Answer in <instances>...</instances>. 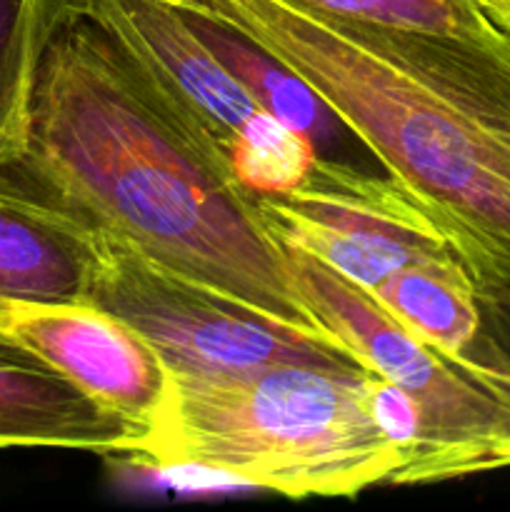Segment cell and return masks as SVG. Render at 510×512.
Returning a JSON list of instances; mask_svg holds the SVG:
<instances>
[{
    "label": "cell",
    "mask_w": 510,
    "mask_h": 512,
    "mask_svg": "<svg viewBox=\"0 0 510 512\" xmlns=\"http://www.w3.org/2000/svg\"><path fill=\"white\" fill-rule=\"evenodd\" d=\"M15 163L93 228L163 268L340 345L305 305L223 148L80 0L45 45L28 143Z\"/></svg>",
    "instance_id": "obj_1"
},
{
    "label": "cell",
    "mask_w": 510,
    "mask_h": 512,
    "mask_svg": "<svg viewBox=\"0 0 510 512\" xmlns=\"http://www.w3.org/2000/svg\"><path fill=\"white\" fill-rule=\"evenodd\" d=\"M303 75L418 198L480 303L510 308V40L340 23L295 0H203Z\"/></svg>",
    "instance_id": "obj_2"
},
{
    "label": "cell",
    "mask_w": 510,
    "mask_h": 512,
    "mask_svg": "<svg viewBox=\"0 0 510 512\" xmlns=\"http://www.w3.org/2000/svg\"><path fill=\"white\" fill-rule=\"evenodd\" d=\"M168 373V403L138 465L210 468L290 500L355 498L398 470V450L368 408L373 373Z\"/></svg>",
    "instance_id": "obj_3"
},
{
    "label": "cell",
    "mask_w": 510,
    "mask_h": 512,
    "mask_svg": "<svg viewBox=\"0 0 510 512\" xmlns=\"http://www.w3.org/2000/svg\"><path fill=\"white\" fill-rule=\"evenodd\" d=\"M295 285L323 328L365 370L423 408V445L390 485H428L510 468V410L405 330L373 295L298 248H285Z\"/></svg>",
    "instance_id": "obj_4"
},
{
    "label": "cell",
    "mask_w": 510,
    "mask_h": 512,
    "mask_svg": "<svg viewBox=\"0 0 510 512\" xmlns=\"http://www.w3.org/2000/svg\"><path fill=\"white\" fill-rule=\"evenodd\" d=\"M98 245L90 303L143 335L170 370L213 375L303 365L370 373L350 350L288 328L220 290L173 273L118 235L98 230Z\"/></svg>",
    "instance_id": "obj_5"
},
{
    "label": "cell",
    "mask_w": 510,
    "mask_h": 512,
    "mask_svg": "<svg viewBox=\"0 0 510 512\" xmlns=\"http://www.w3.org/2000/svg\"><path fill=\"white\" fill-rule=\"evenodd\" d=\"M178 5L195 35L248 90L260 110L283 120L313 143L320 168L315 170L310 193L363 200L393 213L425 215L418 198L385 168L353 125L303 75L203 0H178Z\"/></svg>",
    "instance_id": "obj_6"
},
{
    "label": "cell",
    "mask_w": 510,
    "mask_h": 512,
    "mask_svg": "<svg viewBox=\"0 0 510 512\" xmlns=\"http://www.w3.org/2000/svg\"><path fill=\"white\" fill-rule=\"evenodd\" d=\"M0 333L40 355L95 403L143 430L145 438L168 403L165 360L100 305L0 298Z\"/></svg>",
    "instance_id": "obj_7"
},
{
    "label": "cell",
    "mask_w": 510,
    "mask_h": 512,
    "mask_svg": "<svg viewBox=\"0 0 510 512\" xmlns=\"http://www.w3.org/2000/svg\"><path fill=\"white\" fill-rule=\"evenodd\" d=\"M253 200L280 245L313 255L368 293L408 265L455 255L425 215L393 213L363 200L305 190L253 195Z\"/></svg>",
    "instance_id": "obj_8"
},
{
    "label": "cell",
    "mask_w": 510,
    "mask_h": 512,
    "mask_svg": "<svg viewBox=\"0 0 510 512\" xmlns=\"http://www.w3.org/2000/svg\"><path fill=\"white\" fill-rule=\"evenodd\" d=\"M80 8L223 148L260 110L195 35L178 0H80Z\"/></svg>",
    "instance_id": "obj_9"
},
{
    "label": "cell",
    "mask_w": 510,
    "mask_h": 512,
    "mask_svg": "<svg viewBox=\"0 0 510 512\" xmlns=\"http://www.w3.org/2000/svg\"><path fill=\"white\" fill-rule=\"evenodd\" d=\"M98 230L18 163L0 165V298L90 303Z\"/></svg>",
    "instance_id": "obj_10"
},
{
    "label": "cell",
    "mask_w": 510,
    "mask_h": 512,
    "mask_svg": "<svg viewBox=\"0 0 510 512\" xmlns=\"http://www.w3.org/2000/svg\"><path fill=\"white\" fill-rule=\"evenodd\" d=\"M145 433L0 333V448H55L138 463Z\"/></svg>",
    "instance_id": "obj_11"
},
{
    "label": "cell",
    "mask_w": 510,
    "mask_h": 512,
    "mask_svg": "<svg viewBox=\"0 0 510 512\" xmlns=\"http://www.w3.org/2000/svg\"><path fill=\"white\" fill-rule=\"evenodd\" d=\"M370 295L440 355L468 348L483 320L473 280L455 255L408 265L388 275Z\"/></svg>",
    "instance_id": "obj_12"
},
{
    "label": "cell",
    "mask_w": 510,
    "mask_h": 512,
    "mask_svg": "<svg viewBox=\"0 0 510 512\" xmlns=\"http://www.w3.org/2000/svg\"><path fill=\"white\" fill-rule=\"evenodd\" d=\"M70 3L0 0V165L23 155L40 58Z\"/></svg>",
    "instance_id": "obj_13"
},
{
    "label": "cell",
    "mask_w": 510,
    "mask_h": 512,
    "mask_svg": "<svg viewBox=\"0 0 510 512\" xmlns=\"http://www.w3.org/2000/svg\"><path fill=\"white\" fill-rule=\"evenodd\" d=\"M303 8L375 30H400L450 43L498 48L508 43L475 0H295Z\"/></svg>",
    "instance_id": "obj_14"
},
{
    "label": "cell",
    "mask_w": 510,
    "mask_h": 512,
    "mask_svg": "<svg viewBox=\"0 0 510 512\" xmlns=\"http://www.w3.org/2000/svg\"><path fill=\"white\" fill-rule=\"evenodd\" d=\"M225 158L250 195L298 193L320 168L313 143L265 110L235 130L225 145Z\"/></svg>",
    "instance_id": "obj_15"
},
{
    "label": "cell",
    "mask_w": 510,
    "mask_h": 512,
    "mask_svg": "<svg viewBox=\"0 0 510 512\" xmlns=\"http://www.w3.org/2000/svg\"><path fill=\"white\" fill-rule=\"evenodd\" d=\"M368 408L375 425L383 430L385 438L395 445L400 455V465L393 473L395 478L423 445V408L408 390L375 373L368 378Z\"/></svg>",
    "instance_id": "obj_16"
},
{
    "label": "cell",
    "mask_w": 510,
    "mask_h": 512,
    "mask_svg": "<svg viewBox=\"0 0 510 512\" xmlns=\"http://www.w3.org/2000/svg\"><path fill=\"white\" fill-rule=\"evenodd\" d=\"M443 358L510 410V355L483 328L468 348Z\"/></svg>",
    "instance_id": "obj_17"
},
{
    "label": "cell",
    "mask_w": 510,
    "mask_h": 512,
    "mask_svg": "<svg viewBox=\"0 0 510 512\" xmlns=\"http://www.w3.org/2000/svg\"><path fill=\"white\" fill-rule=\"evenodd\" d=\"M480 310H483L480 328L510 355V308H505V305L480 303Z\"/></svg>",
    "instance_id": "obj_18"
},
{
    "label": "cell",
    "mask_w": 510,
    "mask_h": 512,
    "mask_svg": "<svg viewBox=\"0 0 510 512\" xmlns=\"http://www.w3.org/2000/svg\"><path fill=\"white\" fill-rule=\"evenodd\" d=\"M475 3L493 20L495 28L510 40V0H475Z\"/></svg>",
    "instance_id": "obj_19"
}]
</instances>
